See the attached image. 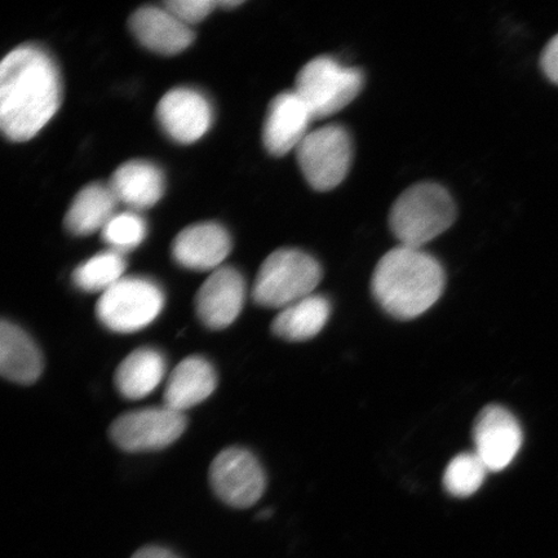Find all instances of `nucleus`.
Listing matches in <instances>:
<instances>
[{
    "label": "nucleus",
    "mask_w": 558,
    "mask_h": 558,
    "mask_svg": "<svg viewBox=\"0 0 558 558\" xmlns=\"http://www.w3.org/2000/svg\"><path fill=\"white\" fill-rule=\"evenodd\" d=\"M314 121L308 107L294 90H286L271 100L263 125V143L271 156L283 157L296 150L310 134Z\"/></svg>",
    "instance_id": "obj_13"
},
{
    "label": "nucleus",
    "mask_w": 558,
    "mask_h": 558,
    "mask_svg": "<svg viewBox=\"0 0 558 558\" xmlns=\"http://www.w3.org/2000/svg\"><path fill=\"white\" fill-rule=\"evenodd\" d=\"M246 299V283L239 270L221 267L213 271L195 296L202 323L213 330L227 329L239 318Z\"/></svg>",
    "instance_id": "obj_12"
},
{
    "label": "nucleus",
    "mask_w": 558,
    "mask_h": 558,
    "mask_svg": "<svg viewBox=\"0 0 558 558\" xmlns=\"http://www.w3.org/2000/svg\"><path fill=\"white\" fill-rule=\"evenodd\" d=\"M131 558H180L177 554L172 553L171 549L159 547V546H148L143 547L137 550V553Z\"/></svg>",
    "instance_id": "obj_27"
},
{
    "label": "nucleus",
    "mask_w": 558,
    "mask_h": 558,
    "mask_svg": "<svg viewBox=\"0 0 558 558\" xmlns=\"http://www.w3.org/2000/svg\"><path fill=\"white\" fill-rule=\"evenodd\" d=\"M186 417L170 408L131 411L111 424L110 437L129 452L162 450L184 434Z\"/></svg>",
    "instance_id": "obj_8"
},
{
    "label": "nucleus",
    "mask_w": 558,
    "mask_h": 558,
    "mask_svg": "<svg viewBox=\"0 0 558 558\" xmlns=\"http://www.w3.org/2000/svg\"><path fill=\"white\" fill-rule=\"evenodd\" d=\"M232 251V240L218 222H199L181 230L172 242L174 262L186 269L207 271L221 268Z\"/></svg>",
    "instance_id": "obj_14"
},
{
    "label": "nucleus",
    "mask_w": 558,
    "mask_h": 558,
    "mask_svg": "<svg viewBox=\"0 0 558 558\" xmlns=\"http://www.w3.org/2000/svg\"><path fill=\"white\" fill-rule=\"evenodd\" d=\"M473 442L474 452L483 460L488 472L506 470L522 445L518 418L504 407L490 404L481 411L474 423Z\"/></svg>",
    "instance_id": "obj_10"
},
{
    "label": "nucleus",
    "mask_w": 558,
    "mask_h": 558,
    "mask_svg": "<svg viewBox=\"0 0 558 558\" xmlns=\"http://www.w3.org/2000/svg\"><path fill=\"white\" fill-rule=\"evenodd\" d=\"M218 386L215 368L209 362L192 355L173 369L165 389V407L179 413L204 402Z\"/></svg>",
    "instance_id": "obj_16"
},
{
    "label": "nucleus",
    "mask_w": 558,
    "mask_h": 558,
    "mask_svg": "<svg viewBox=\"0 0 558 558\" xmlns=\"http://www.w3.org/2000/svg\"><path fill=\"white\" fill-rule=\"evenodd\" d=\"M163 306L165 294L156 282L142 277H123L101 294L96 314L107 329L130 333L155 323Z\"/></svg>",
    "instance_id": "obj_6"
},
{
    "label": "nucleus",
    "mask_w": 558,
    "mask_h": 558,
    "mask_svg": "<svg viewBox=\"0 0 558 558\" xmlns=\"http://www.w3.org/2000/svg\"><path fill=\"white\" fill-rule=\"evenodd\" d=\"M125 264L122 253L116 250L97 254L74 270L73 282L76 288L86 292H104L109 290L124 275Z\"/></svg>",
    "instance_id": "obj_22"
},
{
    "label": "nucleus",
    "mask_w": 558,
    "mask_h": 558,
    "mask_svg": "<svg viewBox=\"0 0 558 558\" xmlns=\"http://www.w3.org/2000/svg\"><path fill=\"white\" fill-rule=\"evenodd\" d=\"M451 194L435 183L410 186L395 202L389 226L402 246L423 248L456 221Z\"/></svg>",
    "instance_id": "obj_3"
},
{
    "label": "nucleus",
    "mask_w": 558,
    "mask_h": 558,
    "mask_svg": "<svg viewBox=\"0 0 558 558\" xmlns=\"http://www.w3.org/2000/svg\"><path fill=\"white\" fill-rule=\"evenodd\" d=\"M165 374L163 354L155 348H140L118 366L116 387L125 399L142 400L162 383Z\"/></svg>",
    "instance_id": "obj_19"
},
{
    "label": "nucleus",
    "mask_w": 558,
    "mask_h": 558,
    "mask_svg": "<svg viewBox=\"0 0 558 558\" xmlns=\"http://www.w3.org/2000/svg\"><path fill=\"white\" fill-rule=\"evenodd\" d=\"M130 29L148 50L166 56L183 52L194 40L191 27L165 5L137 10L130 19Z\"/></svg>",
    "instance_id": "obj_15"
},
{
    "label": "nucleus",
    "mask_w": 558,
    "mask_h": 558,
    "mask_svg": "<svg viewBox=\"0 0 558 558\" xmlns=\"http://www.w3.org/2000/svg\"><path fill=\"white\" fill-rule=\"evenodd\" d=\"M44 369L37 344L23 329L3 319L0 325V373L7 380L33 384Z\"/></svg>",
    "instance_id": "obj_18"
},
{
    "label": "nucleus",
    "mask_w": 558,
    "mask_h": 558,
    "mask_svg": "<svg viewBox=\"0 0 558 558\" xmlns=\"http://www.w3.org/2000/svg\"><path fill=\"white\" fill-rule=\"evenodd\" d=\"M61 78L51 56L40 47L15 48L0 66V128L11 142L33 138L61 104Z\"/></svg>",
    "instance_id": "obj_1"
},
{
    "label": "nucleus",
    "mask_w": 558,
    "mask_h": 558,
    "mask_svg": "<svg viewBox=\"0 0 558 558\" xmlns=\"http://www.w3.org/2000/svg\"><path fill=\"white\" fill-rule=\"evenodd\" d=\"M487 472L476 452L459 453L445 471L444 486L452 497L469 498L483 486Z\"/></svg>",
    "instance_id": "obj_23"
},
{
    "label": "nucleus",
    "mask_w": 558,
    "mask_h": 558,
    "mask_svg": "<svg viewBox=\"0 0 558 558\" xmlns=\"http://www.w3.org/2000/svg\"><path fill=\"white\" fill-rule=\"evenodd\" d=\"M364 87V73L357 68L341 65L330 56H319L300 70L295 93L308 107L313 120L339 113Z\"/></svg>",
    "instance_id": "obj_5"
},
{
    "label": "nucleus",
    "mask_w": 558,
    "mask_h": 558,
    "mask_svg": "<svg viewBox=\"0 0 558 558\" xmlns=\"http://www.w3.org/2000/svg\"><path fill=\"white\" fill-rule=\"evenodd\" d=\"M102 239L118 253L138 246L146 236V222L136 213L116 214L102 230Z\"/></svg>",
    "instance_id": "obj_24"
},
{
    "label": "nucleus",
    "mask_w": 558,
    "mask_h": 558,
    "mask_svg": "<svg viewBox=\"0 0 558 558\" xmlns=\"http://www.w3.org/2000/svg\"><path fill=\"white\" fill-rule=\"evenodd\" d=\"M118 199L109 185L89 184L76 194L65 215V227L75 235L102 230L116 215Z\"/></svg>",
    "instance_id": "obj_20"
},
{
    "label": "nucleus",
    "mask_w": 558,
    "mask_h": 558,
    "mask_svg": "<svg viewBox=\"0 0 558 558\" xmlns=\"http://www.w3.org/2000/svg\"><path fill=\"white\" fill-rule=\"evenodd\" d=\"M323 279V268L313 256L295 248L275 251L262 264L253 299L265 308L283 310L313 295Z\"/></svg>",
    "instance_id": "obj_4"
},
{
    "label": "nucleus",
    "mask_w": 558,
    "mask_h": 558,
    "mask_svg": "<svg viewBox=\"0 0 558 558\" xmlns=\"http://www.w3.org/2000/svg\"><path fill=\"white\" fill-rule=\"evenodd\" d=\"M213 490L226 505L234 508L253 507L267 487L259 460L247 450H222L209 466Z\"/></svg>",
    "instance_id": "obj_9"
},
{
    "label": "nucleus",
    "mask_w": 558,
    "mask_h": 558,
    "mask_svg": "<svg viewBox=\"0 0 558 558\" xmlns=\"http://www.w3.org/2000/svg\"><path fill=\"white\" fill-rule=\"evenodd\" d=\"M541 68L544 75L558 86V34L544 47L541 56Z\"/></svg>",
    "instance_id": "obj_26"
},
{
    "label": "nucleus",
    "mask_w": 558,
    "mask_h": 558,
    "mask_svg": "<svg viewBox=\"0 0 558 558\" xmlns=\"http://www.w3.org/2000/svg\"><path fill=\"white\" fill-rule=\"evenodd\" d=\"M118 202L144 209L158 204L165 193L162 171L148 160H130L118 167L109 183Z\"/></svg>",
    "instance_id": "obj_17"
},
{
    "label": "nucleus",
    "mask_w": 558,
    "mask_h": 558,
    "mask_svg": "<svg viewBox=\"0 0 558 558\" xmlns=\"http://www.w3.org/2000/svg\"><path fill=\"white\" fill-rule=\"evenodd\" d=\"M295 151L300 170L314 191L335 190L351 170L352 138L343 125L327 124L311 131Z\"/></svg>",
    "instance_id": "obj_7"
},
{
    "label": "nucleus",
    "mask_w": 558,
    "mask_h": 558,
    "mask_svg": "<svg viewBox=\"0 0 558 558\" xmlns=\"http://www.w3.org/2000/svg\"><path fill=\"white\" fill-rule=\"evenodd\" d=\"M241 0H219L218 5L222 9H234V7L241 5Z\"/></svg>",
    "instance_id": "obj_28"
},
{
    "label": "nucleus",
    "mask_w": 558,
    "mask_h": 558,
    "mask_svg": "<svg viewBox=\"0 0 558 558\" xmlns=\"http://www.w3.org/2000/svg\"><path fill=\"white\" fill-rule=\"evenodd\" d=\"M157 120L173 142L193 144L211 128L214 111L198 90L179 87L169 90L158 102Z\"/></svg>",
    "instance_id": "obj_11"
},
{
    "label": "nucleus",
    "mask_w": 558,
    "mask_h": 558,
    "mask_svg": "<svg viewBox=\"0 0 558 558\" xmlns=\"http://www.w3.org/2000/svg\"><path fill=\"white\" fill-rule=\"evenodd\" d=\"M372 289L376 302L390 316L413 319L441 298L445 271L436 257L423 248L400 244L376 265Z\"/></svg>",
    "instance_id": "obj_2"
},
{
    "label": "nucleus",
    "mask_w": 558,
    "mask_h": 558,
    "mask_svg": "<svg viewBox=\"0 0 558 558\" xmlns=\"http://www.w3.org/2000/svg\"><path fill=\"white\" fill-rule=\"evenodd\" d=\"M163 5L173 16L190 26L205 20L215 7H218V2L215 0H170Z\"/></svg>",
    "instance_id": "obj_25"
},
{
    "label": "nucleus",
    "mask_w": 558,
    "mask_h": 558,
    "mask_svg": "<svg viewBox=\"0 0 558 558\" xmlns=\"http://www.w3.org/2000/svg\"><path fill=\"white\" fill-rule=\"evenodd\" d=\"M330 314L329 300L313 294L281 310L271 324V331L289 341L310 340L324 330Z\"/></svg>",
    "instance_id": "obj_21"
}]
</instances>
